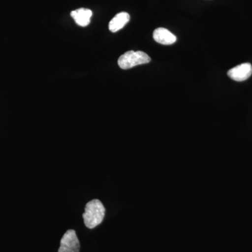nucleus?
<instances>
[{
	"label": "nucleus",
	"mask_w": 252,
	"mask_h": 252,
	"mask_svg": "<svg viewBox=\"0 0 252 252\" xmlns=\"http://www.w3.org/2000/svg\"><path fill=\"white\" fill-rule=\"evenodd\" d=\"M105 215V208L99 200H91L86 204L83 214L84 223L87 228L93 229L102 223Z\"/></svg>",
	"instance_id": "obj_1"
},
{
	"label": "nucleus",
	"mask_w": 252,
	"mask_h": 252,
	"mask_svg": "<svg viewBox=\"0 0 252 252\" xmlns=\"http://www.w3.org/2000/svg\"><path fill=\"white\" fill-rule=\"evenodd\" d=\"M150 62L151 58L143 51H130L120 56L118 64L122 69H128Z\"/></svg>",
	"instance_id": "obj_2"
},
{
	"label": "nucleus",
	"mask_w": 252,
	"mask_h": 252,
	"mask_svg": "<svg viewBox=\"0 0 252 252\" xmlns=\"http://www.w3.org/2000/svg\"><path fill=\"white\" fill-rule=\"evenodd\" d=\"M80 244L75 230H68L61 240L59 252H79Z\"/></svg>",
	"instance_id": "obj_3"
},
{
	"label": "nucleus",
	"mask_w": 252,
	"mask_h": 252,
	"mask_svg": "<svg viewBox=\"0 0 252 252\" xmlns=\"http://www.w3.org/2000/svg\"><path fill=\"white\" fill-rule=\"evenodd\" d=\"M252 74V66L250 63H243L232 68L228 72L230 79L236 81H244L248 79Z\"/></svg>",
	"instance_id": "obj_4"
},
{
	"label": "nucleus",
	"mask_w": 252,
	"mask_h": 252,
	"mask_svg": "<svg viewBox=\"0 0 252 252\" xmlns=\"http://www.w3.org/2000/svg\"><path fill=\"white\" fill-rule=\"evenodd\" d=\"M154 40L162 45H171L177 41V37L171 32L163 28H158L153 33Z\"/></svg>",
	"instance_id": "obj_5"
},
{
	"label": "nucleus",
	"mask_w": 252,
	"mask_h": 252,
	"mask_svg": "<svg viewBox=\"0 0 252 252\" xmlns=\"http://www.w3.org/2000/svg\"><path fill=\"white\" fill-rule=\"evenodd\" d=\"M92 15L93 13L91 10L84 9V8L74 10L71 12V16L74 18L76 23L81 27H86L90 24Z\"/></svg>",
	"instance_id": "obj_6"
},
{
	"label": "nucleus",
	"mask_w": 252,
	"mask_h": 252,
	"mask_svg": "<svg viewBox=\"0 0 252 252\" xmlns=\"http://www.w3.org/2000/svg\"><path fill=\"white\" fill-rule=\"evenodd\" d=\"M129 21H130V15L127 13H119L116 15L109 22V31L112 32H117L122 30L129 22Z\"/></svg>",
	"instance_id": "obj_7"
}]
</instances>
